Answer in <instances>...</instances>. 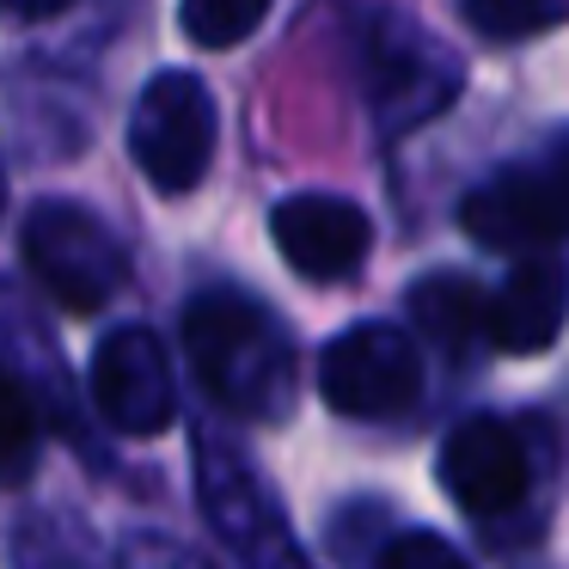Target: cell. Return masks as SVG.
Returning a JSON list of instances; mask_svg holds the SVG:
<instances>
[{
	"label": "cell",
	"mask_w": 569,
	"mask_h": 569,
	"mask_svg": "<svg viewBox=\"0 0 569 569\" xmlns=\"http://www.w3.org/2000/svg\"><path fill=\"white\" fill-rule=\"evenodd\" d=\"M184 349L221 410L246 422H282L295 410V343L270 307L246 295H197L184 312Z\"/></svg>",
	"instance_id": "1"
},
{
	"label": "cell",
	"mask_w": 569,
	"mask_h": 569,
	"mask_svg": "<svg viewBox=\"0 0 569 569\" xmlns=\"http://www.w3.org/2000/svg\"><path fill=\"white\" fill-rule=\"evenodd\" d=\"M361 80H368V104L373 123L405 136V129L441 117L447 104L459 99V56L447 50L441 38L417 26L405 13H373L368 31H361Z\"/></svg>",
	"instance_id": "2"
},
{
	"label": "cell",
	"mask_w": 569,
	"mask_h": 569,
	"mask_svg": "<svg viewBox=\"0 0 569 569\" xmlns=\"http://www.w3.org/2000/svg\"><path fill=\"white\" fill-rule=\"evenodd\" d=\"M19 251H26V270L43 282V295H56L68 312L111 307L129 282L123 239L80 202H38L26 214Z\"/></svg>",
	"instance_id": "3"
},
{
	"label": "cell",
	"mask_w": 569,
	"mask_h": 569,
	"mask_svg": "<svg viewBox=\"0 0 569 569\" xmlns=\"http://www.w3.org/2000/svg\"><path fill=\"white\" fill-rule=\"evenodd\" d=\"M214 136H221V117H214V92L202 87L184 68H166L141 87L136 117H129V153H136L141 178L166 197H184L209 178L214 160Z\"/></svg>",
	"instance_id": "4"
},
{
	"label": "cell",
	"mask_w": 569,
	"mask_h": 569,
	"mask_svg": "<svg viewBox=\"0 0 569 569\" xmlns=\"http://www.w3.org/2000/svg\"><path fill=\"white\" fill-rule=\"evenodd\" d=\"M319 392L337 417L356 422L405 417L422 392V349L398 325H349L319 356Z\"/></svg>",
	"instance_id": "5"
},
{
	"label": "cell",
	"mask_w": 569,
	"mask_h": 569,
	"mask_svg": "<svg viewBox=\"0 0 569 569\" xmlns=\"http://www.w3.org/2000/svg\"><path fill=\"white\" fill-rule=\"evenodd\" d=\"M92 405L111 429L123 435H160L178 417V380L172 356L148 325H117L99 349H92Z\"/></svg>",
	"instance_id": "6"
},
{
	"label": "cell",
	"mask_w": 569,
	"mask_h": 569,
	"mask_svg": "<svg viewBox=\"0 0 569 569\" xmlns=\"http://www.w3.org/2000/svg\"><path fill=\"white\" fill-rule=\"evenodd\" d=\"M459 227H466L471 246L496 251V258H532V251H551L569 233V197L557 190V178L508 166L466 197Z\"/></svg>",
	"instance_id": "7"
},
{
	"label": "cell",
	"mask_w": 569,
	"mask_h": 569,
	"mask_svg": "<svg viewBox=\"0 0 569 569\" xmlns=\"http://www.w3.org/2000/svg\"><path fill=\"white\" fill-rule=\"evenodd\" d=\"M441 483L478 520H496L508 508H520L532 490V459H527V441L515 435V422L466 417L441 441Z\"/></svg>",
	"instance_id": "8"
},
{
	"label": "cell",
	"mask_w": 569,
	"mask_h": 569,
	"mask_svg": "<svg viewBox=\"0 0 569 569\" xmlns=\"http://www.w3.org/2000/svg\"><path fill=\"white\" fill-rule=\"evenodd\" d=\"M270 239L295 276H307V282H343L368 258L373 221L349 197L307 190V197H282L270 209Z\"/></svg>",
	"instance_id": "9"
},
{
	"label": "cell",
	"mask_w": 569,
	"mask_h": 569,
	"mask_svg": "<svg viewBox=\"0 0 569 569\" xmlns=\"http://www.w3.org/2000/svg\"><path fill=\"white\" fill-rule=\"evenodd\" d=\"M569 325V263L557 251L515 258L490 300H483V343L502 356H545Z\"/></svg>",
	"instance_id": "10"
},
{
	"label": "cell",
	"mask_w": 569,
	"mask_h": 569,
	"mask_svg": "<svg viewBox=\"0 0 569 569\" xmlns=\"http://www.w3.org/2000/svg\"><path fill=\"white\" fill-rule=\"evenodd\" d=\"M483 288L471 282V276L459 270H435V276H417L410 282V319H417V331L429 337L441 356L466 361L471 349L483 343Z\"/></svg>",
	"instance_id": "11"
},
{
	"label": "cell",
	"mask_w": 569,
	"mask_h": 569,
	"mask_svg": "<svg viewBox=\"0 0 569 569\" xmlns=\"http://www.w3.org/2000/svg\"><path fill=\"white\" fill-rule=\"evenodd\" d=\"M197 471H202V502H209L214 527H221L233 545H258L263 539L258 527L270 520V508H263V496H258V471H251L239 453H227L214 435H202Z\"/></svg>",
	"instance_id": "12"
},
{
	"label": "cell",
	"mask_w": 569,
	"mask_h": 569,
	"mask_svg": "<svg viewBox=\"0 0 569 569\" xmlns=\"http://www.w3.org/2000/svg\"><path fill=\"white\" fill-rule=\"evenodd\" d=\"M270 0H178V26L197 50H233L263 26Z\"/></svg>",
	"instance_id": "13"
},
{
	"label": "cell",
	"mask_w": 569,
	"mask_h": 569,
	"mask_svg": "<svg viewBox=\"0 0 569 569\" xmlns=\"http://www.w3.org/2000/svg\"><path fill=\"white\" fill-rule=\"evenodd\" d=\"M466 19H471V31H483L496 43H520V38H539V31L563 26L569 0H466Z\"/></svg>",
	"instance_id": "14"
},
{
	"label": "cell",
	"mask_w": 569,
	"mask_h": 569,
	"mask_svg": "<svg viewBox=\"0 0 569 569\" xmlns=\"http://www.w3.org/2000/svg\"><path fill=\"white\" fill-rule=\"evenodd\" d=\"M38 453V410H31V392L19 386V373L0 361V471L19 478Z\"/></svg>",
	"instance_id": "15"
},
{
	"label": "cell",
	"mask_w": 569,
	"mask_h": 569,
	"mask_svg": "<svg viewBox=\"0 0 569 569\" xmlns=\"http://www.w3.org/2000/svg\"><path fill=\"white\" fill-rule=\"evenodd\" d=\"M380 569H471L466 557L453 551V545L441 539V532H398L392 545L380 551Z\"/></svg>",
	"instance_id": "16"
},
{
	"label": "cell",
	"mask_w": 569,
	"mask_h": 569,
	"mask_svg": "<svg viewBox=\"0 0 569 569\" xmlns=\"http://www.w3.org/2000/svg\"><path fill=\"white\" fill-rule=\"evenodd\" d=\"M0 7H7L13 19H56L68 0H0Z\"/></svg>",
	"instance_id": "17"
},
{
	"label": "cell",
	"mask_w": 569,
	"mask_h": 569,
	"mask_svg": "<svg viewBox=\"0 0 569 569\" xmlns=\"http://www.w3.org/2000/svg\"><path fill=\"white\" fill-rule=\"evenodd\" d=\"M551 166H557V172H551V178H557V190L569 197V136H557V160H551Z\"/></svg>",
	"instance_id": "18"
},
{
	"label": "cell",
	"mask_w": 569,
	"mask_h": 569,
	"mask_svg": "<svg viewBox=\"0 0 569 569\" xmlns=\"http://www.w3.org/2000/svg\"><path fill=\"white\" fill-rule=\"evenodd\" d=\"M0 214H7V178H0Z\"/></svg>",
	"instance_id": "19"
}]
</instances>
